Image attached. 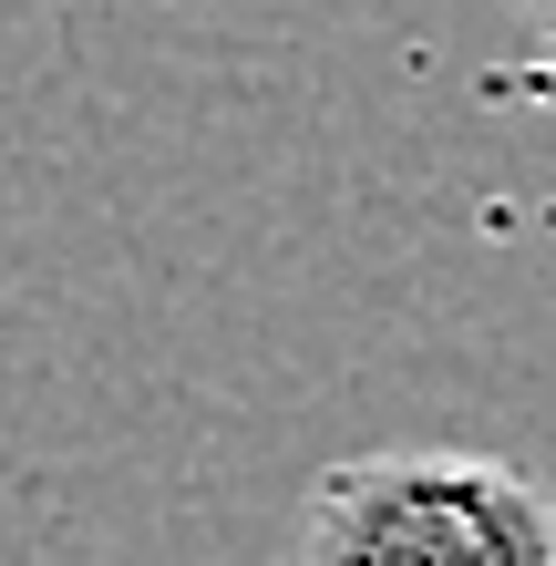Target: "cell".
Listing matches in <instances>:
<instances>
[{
  "mask_svg": "<svg viewBox=\"0 0 556 566\" xmlns=\"http://www.w3.org/2000/svg\"><path fill=\"white\" fill-rule=\"evenodd\" d=\"M536 31H546V52H536V73H505V83H526L536 104H556V21H536Z\"/></svg>",
  "mask_w": 556,
  "mask_h": 566,
  "instance_id": "obj_2",
  "label": "cell"
},
{
  "mask_svg": "<svg viewBox=\"0 0 556 566\" xmlns=\"http://www.w3.org/2000/svg\"><path fill=\"white\" fill-rule=\"evenodd\" d=\"M279 566H556V494L474 443H371L310 484Z\"/></svg>",
  "mask_w": 556,
  "mask_h": 566,
  "instance_id": "obj_1",
  "label": "cell"
},
{
  "mask_svg": "<svg viewBox=\"0 0 556 566\" xmlns=\"http://www.w3.org/2000/svg\"><path fill=\"white\" fill-rule=\"evenodd\" d=\"M505 11H515V21H556V0H505Z\"/></svg>",
  "mask_w": 556,
  "mask_h": 566,
  "instance_id": "obj_3",
  "label": "cell"
}]
</instances>
